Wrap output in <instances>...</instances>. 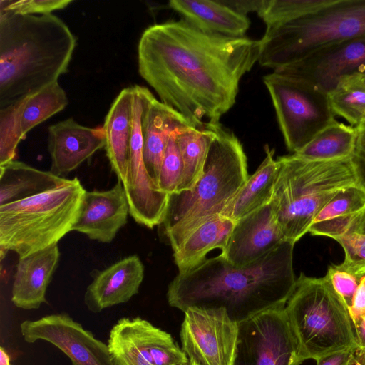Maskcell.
<instances>
[{
	"label": "cell",
	"mask_w": 365,
	"mask_h": 365,
	"mask_svg": "<svg viewBox=\"0 0 365 365\" xmlns=\"http://www.w3.org/2000/svg\"><path fill=\"white\" fill-rule=\"evenodd\" d=\"M259 56V41L207 33L182 19L143 31L138 72L162 103L205 130L220 124Z\"/></svg>",
	"instance_id": "6da1fadb"
},
{
	"label": "cell",
	"mask_w": 365,
	"mask_h": 365,
	"mask_svg": "<svg viewBox=\"0 0 365 365\" xmlns=\"http://www.w3.org/2000/svg\"><path fill=\"white\" fill-rule=\"evenodd\" d=\"M294 243L286 240L275 250L243 267L221 255L179 272L168 285V304L183 312L189 308L226 310L240 323L264 311L284 307L294 290Z\"/></svg>",
	"instance_id": "7a4b0ae2"
},
{
	"label": "cell",
	"mask_w": 365,
	"mask_h": 365,
	"mask_svg": "<svg viewBox=\"0 0 365 365\" xmlns=\"http://www.w3.org/2000/svg\"><path fill=\"white\" fill-rule=\"evenodd\" d=\"M76 38L55 14L0 13V108L58 81Z\"/></svg>",
	"instance_id": "3957f363"
},
{
	"label": "cell",
	"mask_w": 365,
	"mask_h": 365,
	"mask_svg": "<svg viewBox=\"0 0 365 365\" xmlns=\"http://www.w3.org/2000/svg\"><path fill=\"white\" fill-rule=\"evenodd\" d=\"M211 128L213 135L200 179L190 190L170 195L162 224L173 251L202 224L222 215L250 176L237 137L221 124Z\"/></svg>",
	"instance_id": "277c9868"
},
{
	"label": "cell",
	"mask_w": 365,
	"mask_h": 365,
	"mask_svg": "<svg viewBox=\"0 0 365 365\" xmlns=\"http://www.w3.org/2000/svg\"><path fill=\"white\" fill-rule=\"evenodd\" d=\"M272 202L279 226L296 243L321 209L341 190L356 185L351 158L311 160L293 153L277 158Z\"/></svg>",
	"instance_id": "5b68a950"
},
{
	"label": "cell",
	"mask_w": 365,
	"mask_h": 365,
	"mask_svg": "<svg viewBox=\"0 0 365 365\" xmlns=\"http://www.w3.org/2000/svg\"><path fill=\"white\" fill-rule=\"evenodd\" d=\"M284 311L299 346V362L317 361L359 344L348 309L329 277L301 273Z\"/></svg>",
	"instance_id": "8992f818"
},
{
	"label": "cell",
	"mask_w": 365,
	"mask_h": 365,
	"mask_svg": "<svg viewBox=\"0 0 365 365\" xmlns=\"http://www.w3.org/2000/svg\"><path fill=\"white\" fill-rule=\"evenodd\" d=\"M86 190L77 178L29 198L0 205L1 258H19L58 244L72 231Z\"/></svg>",
	"instance_id": "52a82bcc"
},
{
	"label": "cell",
	"mask_w": 365,
	"mask_h": 365,
	"mask_svg": "<svg viewBox=\"0 0 365 365\" xmlns=\"http://www.w3.org/2000/svg\"><path fill=\"white\" fill-rule=\"evenodd\" d=\"M365 34V0H329L324 6L266 29L258 62L276 70L329 43Z\"/></svg>",
	"instance_id": "ba28073f"
},
{
	"label": "cell",
	"mask_w": 365,
	"mask_h": 365,
	"mask_svg": "<svg viewBox=\"0 0 365 365\" xmlns=\"http://www.w3.org/2000/svg\"><path fill=\"white\" fill-rule=\"evenodd\" d=\"M287 148L296 153L335 119L327 94L273 71L263 78Z\"/></svg>",
	"instance_id": "9c48e42d"
},
{
	"label": "cell",
	"mask_w": 365,
	"mask_h": 365,
	"mask_svg": "<svg viewBox=\"0 0 365 365\" xmlns=\"http://www.w3.org/2000/svg\"><path fill=\"white\" fill-rule=\"evenodd\" d=\"M284 307L264 311L238 323L234 365L301 364Z\"/></svg>",
	"instance_id": "30bf717a"
},
{
	"label": "cell",
	"mask_w": 365,
	"mask_h": 365,
	"mask_svg": "<svg viewBox=\"0 0 365 365\" xmlns=\"http://www.w3.org/2000/svg\"><path fill=\"white\" fill-rule=\"evenodd\" d=\"M180 337L182 349L198 365H234L238 323L223 308H189L185 312Z\"/></svg>",
	"instance_id": "8fae6325"
},
{
	"label": "cell",
	"mask_w": 365,
	"mask_h": 365,
	"mask_svg": "<svg viewBox=\"0 0 365 365\" xmlns=\"http://www.w3.org/2000/svg\"><path fill=\"white\" fill-rule=\"evenodd\" d=\"M274 71L327 94L346 76H365V34L329 43Z\"/></svg>",
	"instance_id": "7c38bea8"
},
{
	"label": "cell",
	"mask_w": 365,
	"mask_h": 365,
	"mask_svg": "<svg viewBox=\"0 0 365 365\" xmlns=\"http://www.w3.org/2000/svg\"><path fill=\"white\" fill-rule=\"evenodd\" d=\"M133 89V125L127 173L122 183L129 205V214L138 224L153 229L166 216L170 195L163 192L149 175L143 160L140 118L141 98Z\"/></svg>",
	"instance_id": "4fadbf2b"
},
{
	"label": "cell",
	"mask_w": 365,
	"mask_h": 365,
	"mask_svg": "<svg viewBox=\"0 0 365 365\" xmlns=\"http://www.w3.org/2000/svg\"><path fill=\"white\" fill-rule=\"evenodd\" d=\"M20 331L27 343L42 340L54 345L73 365H114L108 344L66 313L25 320L20 324Z\"/></svg>",
	"instance_id": "5bb4252c"
},
{
	"label": "cell",
	"mask_w": 365,
	"mask_h": 365,
	"mask_svg": "<svg viewBox=\"0 0 365 365\" xmlns=\"http://www.w3.org/2000/svg\"><path fill=\"white\" fill-rule=\"evenodd\" d=\"M286 240L271 200L235 222L221 256L233 266L243 267L264 257Z\"/></svg>",
	"instance_id": "9a60e30c"
},
{
	"label": "cell",
	"mask_w": 365,
	"mask_h": 365,
	"mask_svg": "<svg viewBox=\"0 0 365 365\" xmlns=\"http://www.w3.org/2000/svg\"><path fill=\"white\" fill-rule=\"evenodd\" d=\"M136 87L142 102L143 160L149 175L159 186L161 165L170 138L192 126L180 113L158 101L147 88Z\"/></svg>",
	"instance_id": "2e32d148"
},
{
	"label": "cell",
	"mask_w": 365,
	"mask_h": 365,
	"mask_svg": "<svg viewBox=\"0 0 365 365\" xmlns=\"http://www.w3.org/2000/svg\"><path fill=\"white\" fill-rule=\"evenodd\" d=\"M128 214V202L120 181L108 190H86L72 231L83 233L91 240L110 243L127 223Z\"/></svg>",
	"instance_id": "e0dca14e"
},
{
	"label": "cell",
	"mask_w": 365,
	"mask_h": 365,
	"mask_svg": "<svg viewBox=\"0 0 365 365\" xmlns=\"http://www.w3.org/2000/svg\"><path fill=\"white\" fill-rule=\"evenodd\" d=\"M105 147L103 127L90 128L68 118L48 128L50 171L63 178Z\"/></svg>",
	"instance_id": "ac0fdd59"
},
{
	"label": "cell",
	"mask_w": 365,
	"mask_h": 365,
	"mask_svg": "<svg viewBox=\"0 0 365 365\" xmlns=\"http://www.w3.org/2000/svg\"><path fill=\"white\" fill-rule=\"evenodd\" d=\"M144 266L136 255H129L103 270H97L84 294V303L93 313L128 302L138 293Z\"/></svg>",
	"instance_id": "d6986e66"
},
{
	"label": "cell",
	"mask_w": 365,
	"mask_h": 365,
	"mask_svg": "<svg viewBox=\"0 0 365 365\" xmlns=\"http://www.w3.org/2000/svg\"><path fill=\"white\" fill-rule=\"evenodd\" d=\"M59 258L58 244L19 258L11 289V302L16 307L36 309L46 302V290Z\"/></svg>",
	"instance_id": "ffe728a7"
},
{
	"label": "cell",
	"mask_w": 365,
	"mask_h": 365,
	"mask_svg": "<svg viewBox=\"0 0 365 365\" xmlns=\"http://www.w3.org/2000/svg\"><path fill=\"white\" fill-rule=\"evenodd\" d=\"M133 116V89L128 87L113 102L103 125L106 155L118 181L121 183L127 173Z\"/></svg>",
	"instance_id": "44dd1931"
},
{
	"label": "cell",
	"mask_w": 365,
	"mask_h": 365,
	"mask_svg": "<svg viewBox=\"0 0 365 365\" xmlns=\"http://www.w3.org/2000/svg\"><path fill=\"white\" fill-rule=\"evenodd\" d=\"M169 6L201 31L214 34L243 37L250 21L220 0H172Z\"/></svg>",
	"instance_id": "7402d4cb"
},
{
	"label": "cell",
	"mask_w": 365,
	"mask_h": 365,
	"mask_svg": "<svg viewBox=\"0 0 365 365\" xmlns=\"http://www.w3.org/2000/svg\"><path fill=\"white\" fill-rule=\"evenodd\" d=\"M365 209V190L357 185L339 192L317 214L308 232L336 240L346 234Z\"/></svg>",
	"instance_id": "603a6c76"
},
{
	"label": "cell",
	"mask_w": 365,
	"mask_h": 365,
	"mask_svg": "<svg viewBox=\"0 0 365 365\" xmlns=\"http://www.w3.org/2000/svg\"><path fill=\"white\" fill-rule=\"evenodd\" d=\"M235 222L220 215L195 229L173 251L174 261L179 272H185L200 265L212 250L226 247Z\"/></svg>",
	"instance_id": "cb8c5ba5"
},
{
	"label": "cell",
	"mask_w": 365,
	"mask_h": 365,
	"mask_svg": "<svg viewBox=\"0 0 365 365\" xmlns=\"http://www.w3.org/2000/svg\"><path fill=\"white\" fill-rule=\"evenodd\" d=\"M266 157L227 206L222 215L234 222L269 203L279 170L274 150L265 146Z\"/></svg>",
	"instance_id": "d4e9b609"
},
{
	"label": "cell",
	"mask_w": 365,
	"mask_h": 365,
	"mask_svg": "<svg viewBox=\"0 0 365 365\" xmlns=\"http://www.w3.org/2000/svg\"><path fill=\"white\" fill-rule=\"evenodd\" d=\"M66 178L19 160L0 165V205L24 200L54 188Z\"/></svg>",
	"instance_id": "484cf974"
},
{
	"label": "cell",
	"mask_w": 365,
	"mask_h": 365,
	"mask_svg": "<svg viewBox=\"0 0 365 365\" xmlns=\"http://www.w3.org/2000/svg\"><path fill=\"white\" fill-rule=\"evenodd\" d=\"M120 320L150 365H189L188 357L168 332L139 317Z\"/></svg>",
	"instance_id": "4316f807"
},
{
	"label": "cell",
	"mask_w": 365,
	"mask_h": 365,
	"mask_svg": "<svg viewBox=\"0 0 365 365\" xmlns=\"http://www.w3.org/2000/svg\"><path fill=\"white\" fill-rule=\"evenodd\" d=\"M356 138V127L335 120L294 154L311 160H333L351 158L355 148Z\"/></svg>",
	"instance_id": "83f0119b"
},
{
	"label": "cell",
	"mask_w": 365,
	"mask_h": 365,
	"mask_svg": "<svg viewBox=\"0 0 365 365\" xmlns=\"http://www.w3.org/2000/svg\"><path fill=\"white\" fill-rule=\"evenodd\" d=\"M212 135V128L199 130L193 127L175 135L183 164L176 192L190 190L200 179Z\"/></svg>",
	"instance_id": "f1b7e54d"
},
{
	"label": "cell",
	"mask_w": 365,
	"mask_h": 365,
	"mask_svg": "<svg viewBox=\"0 0 365 365\" xmlns=\"http://www.w3.org/2000/svg\"><path fill=\"white\" fill-rule=\"evenodd\" d=\"M364 76L360 73L346 76L327 93L334 114L344 118L354 127L365 120Z\"/></svg>",
	"instance_id": "f546056e"
},
{
	"label": "cell",
	"mask_w": 365,
	"mask_h": 365,
	"mask_svg": "<svg viewBox=\"0 0 365 365\" xmlns=\"http://www.w3.org/2000/svg\"><path fill=\"white\" fill-rule=\"evenodd\" d=\"M68 103L67 95L58 81L27 95L21 118L24 138L34 127L63 110Z\"/></svg>",
	"instance_id": "4dcf8cb0"
},
{
	"label": "cell",
	"mask_w": 365,
	"mask_h": 365,
	"mask_svg": "<svg viewBox=\"0 0 365 365\" xmlns=\"http://www.w3.org/2000/svg\"><path fill=\"white\" fill-rule=\"evenodd\" d=\"M26 96L0 108V165L14 160L19 143L24 139L21 118Z\"/></svg>",
	"instance_id": "1f68e13d"
},
{
	"label": "cell",
	"mask_w": 365,
	"mask_h": 365,
	"mask_svg": "<svg viewBox=\"0 0 365 365\" xmlns=\"http://www.w3.org/2000/svg\"><path fill=\"white\" fill-rule=\"evenodd\" d=\"M329 0H265L257 13L271 29L310 13L324 6Z\"/></svg>",
	"instance_id": "d6a6232c"
},
{
	"label": "cell",
	"mask_w": 365,
	"mask_h": 365,
	"mask_svg": "<svg viewBox=\"0 0 365 365\" xmlns=\"http://www.w3.org/2000/svg\"><path fill=\"white\" fill-rule=\"evenodd\" d=\"M108 346L114 365H150L134 343L120 319L110 331Z\"/></svg>",
	"instance_id": "836d02e7"
},
{
	"label": "cell",
	"mask_w": 365,
	"mask_h": 365,
	"mask_svg": "<svg viewBox=\"0 0 365 365\" xmlns=\"http://www.w3.org/2000/svg\"><path fill=\"white\" fill-rule=\"evenodd\" d=\"M175 135H171L169 139L159 178L160 188L168 195L176 192L183 170L182 160L177 145Z\"/></svg>",
	"instance_id": "e575fe53"
},
{
	"label": "cell",
	"mask_w": 365,
	"mask_h": 365,
	"mask_svg": "<svg viewBox=\"0 0 365 365\" xmlns=\"http://www.w3.org/2000/svg\"><path fill=\"white\" fill-rule=\"evenodd\" d=\"M335 240L341 245L345 255L344 262L337 266L359 278L365 275V235L351 232Z\"/></svg>",
	"instance_id": "d590c367"
},
{
	"label": "cell",
	"mask_w": 365,
	"mask_h": 365,
	"mask_svg": "<svg viewBox=\"0 0 365 365\" xmlns=\"http://www.w3.org/2000/svg\"><path fill=\"white\" fill-rule=\"evenodd\" d=\"M72 0H1L0 13L44 15L67 7Z\"/></svg>",
	"instance_id": "8d00e7d4"
},
{
	"label": "cell",
	"mask_w": 365,
	"mask_h": 365,
	"mask_svg": "<svg viewBox=\"0 0 365 365\" xmlns=\"http://www.w3.org/2000/svg\"><path fill=\"white\" fill-rule=\"evenodd\" d=\"M327 275L334 290L349 309L351 306L360 278L351 272L340 269L337 265L329 267Z\"/></svg>",
	"instance_id": "74e56055"
},
{
	"label": "cell",
	"mask_w": 365,
	"mask_h": 365,
	"mask_svg": "<svg viewBox=\"0 0 365 365\" xmlns=\"http://www.w3.org/2000/svg\"><path fill=\"white\" fill-rule=\"evenodd\" d=\"M356 128L357 138L351 160L356 175V185L365 190V120Z\"/></svg>",
	"instance_id": "f35d334b"
},
{
	"label": "cell",
	"mask_w": 365,
	"mask_h": 365,
	"mask_svg": "<svg viewBox=\"0 0 365 365\" xmlns=\"http://www.w3.org/2000/svg\"><path fill=\"white\" fill-rule=\"evenodd\" d=\"M348 311L355 329L365 317V275L360 277L351 306Z\"/></svg>",
	"instance_id": "ab89813d"
},
{
	"label": "cell",
	"mask_w": 365,
	"mask_h": 365,
	"mask_svg": "<svg viewBox=\"0 0 365 365\" xmlns=\"http://www.w3.org/2000/svg\"><path fill=\"white\" fill-rule=\"evenodd\" d=\"M358 351L352 349L323 356L316 361L317 365H361Z\"/></svg>",
	"instance_id": "60d3db41"
},
{
	"label": "cell",
	"mask_w": 365,
	"mask_h": 365,
	"mask_svg": "<svg viewBox=\"0 0 365 365\" xmlns=\"http://www.w3.org/2000/svg\"><path fill=\"white\" fill-rule=\"evenodd\" d=\"M223 4L237 13L247 16L250 12L258 13L264 6L265 0H220Z\"/></svg>",
	"instance_id": "b9f144b4"
},
{
	"label": "cell",
	"mask_w": 365,
	"mask_h": 365,
	"mask_svg": "<svg viewBox=\"0 0 365 365\" xmlns=\"http://www.w3.org/2000/svg\"><path fill=\"white\" fill-rule=\"evenodd\" d=\"M359 344V356L361 365H365V317L358 327L355 328Z\"/></svg>",
	"instance_id": "7bdbcfd3"
},
{
	"label": "cell",
	"mask_w": 365,
	"mask_h": 365,
	"mask_svg": "<svg viewBox=\"0 0 365 365\" xmlns=\"http://www.w3.org/2000/svg\"><path fill=\"white\" fill-rule=\"evenodd\" d=\"M351 232L365 235V209L351 225L348 233Z\"/></svg>",
	"instance_id": "ee69618b"
},
{
	"label": "cell",
	"mask_w": 365,
	"mask_h": 365,
	"mask_svg": "<svg viewBox=\"0 0 365 365\" xmlns=\"http://www.w3.org/2000/svg\"><path fill=\"white\" fill-rule=\"evenodd\" d=\"M0 365H11L10 357L2 346L0 347Z\"/></svg>",
	"instance_id": "f6af8a7d"
},
{
	"label": "cell",
	"mask_w": 365,
	"mask_h": 365,
	"mask_svg": "<svg viewBox=\"0 0 365 365\" xmlns=\"http://www.w3.org/2000/svg\"><path fill=\"white\" fill-rule=\"evenodd\" d=\"M189 365H198V364L192 361H190Z\"/></svg>",
	"instance_id": "bcb514c9"
},
{
	"label": "cell",
	"mask_w": 365,
	"mask_h": 365,
	"mask_svg": "<svg viewBox=\"0 0 365 365\" xmlns=\"http://www.w3.org/2000/svg\"><path fill=\"white\" fill-rule=\"evenodd\" d=\"M364 81H365V76H364Z\"/></svg>",
	"instance_id": "7dc6e473"
},
{
	"label": "cell",
	"mask_w": 365,
	"mask_h": 365,
	"mask_svg": "<svg viewBox=\"0 0 365 365\" xmlns=\"http://www.w3.org/2000/svg\"><path fill=\"white\" fill-rule=\"evenodd\" d=\"M364 122V121H363Z\"/></svg>",
	"instance_id": "c3c4849f"
}]
</instances>
